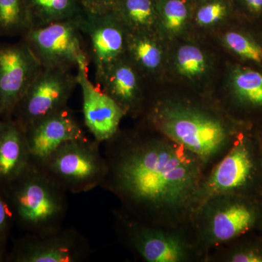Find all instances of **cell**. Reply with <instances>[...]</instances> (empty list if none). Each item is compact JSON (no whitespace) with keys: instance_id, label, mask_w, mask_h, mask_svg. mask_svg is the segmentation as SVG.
Here are the masks:
<instances>
[{"instance_id":"1","label":"cell","mask_w":262,"mask_h":262,"mask_svg":"<svg viewBox=\"0 0 262 262\" xmlns=\"http://www.w3.org/2000/svg\"><path fill=\"white\" fill-rule=\"evenodd\" d=\"M108 141L102 185L118 196L126 215L144 225L190 229L208 171L201 160L161 134Z\"/></svg>"},{"instance_id":"2","label":"cell","mask_w":262,"mask_h":262,"mask_svg":"<svg viewBox=\"0 0 262 262\" xmlns=\"http://www.w3.org/2000/svg\"><path fill=\"white\" fill-rule=\"evenodd\" d=\"M160 134L196 155L208 170L228 151L234 133L223 118L203 108L168 103L151 115Z\"/></svg>"},{"instance_id":"3","label":"cell","mask_w":262,"mask_h":262,"mask_svg":"<svg viewBox=\"0 0 262 262\" xmlns=\"http://www.w3.org/2000/svg\"><path fill=\"white\" fill-rule=\"evenodd\" d=\"M13 220L31 234L59 229L67 210L65 191L32 163L3 189Z\"/></svg>"},{"instance_id":"4","label":"cell","mask_w":262,"mask_h":262,"mask_svg":"<svg viewBox=\"0 0 262 262\" xmlns=\"http://www.w3.org/2000/svg\"><path fill=\"white\" fill-rule=\"evenodd\" d=\"M257 208L238 194H221L198 207L190 228L198 248L206 259L213 250L238 238L256 225Z\"/></svg>"},{"instance_id":"5","label":"cell","mask_w":262,"mask_h":262,"mask_svg":"<svg viewBox=\"0 0 262 262\" xmlns=\"http://www.w3.org/2000/svg\"><path fill=\"white\" fill-rule=\"evenodd\" d=\"M98 144L87 137L68 141L33 163L66 192H89L102 184L107 173V163Z\"/></svg>"},{"instance_id":"6","label":"cell","mask_w":262,"mask_h":262,"mask_svg":"<svg viewBox=\"0 0 262 262\" xmlns=\"http://www.w3.org/2000/svg\"><path fill=\"white\" fill-rule=\"evenodd\" d=\"M28 29L22 39L44 68L89 69V51L80 28V16Z\"/></svg>"},{"instance_id":"7","label":"cell","mask_w":262,"mask_h":262,"mask_svg":"<svg viewBox=\"0 0 262 262\" xmlns=\"http://www.w3.org/2000/svg\"><path fill=\"white\" fill-rule=\"evenodd\" d=\"M131 247L147 262H188L205 259L191 229H169L144 225L125 215Z\"/></svg>"},{"instance_id":"8","label":"cell","mask_w":262,"mask_h":262,"mask_svg":"<svg viewBox=\"0 0 262 262\" xmlns=\"http://www.w3.org/2000/svg\"><path fill=\"white\" fill-rule=\"evenodd\" d=\"M77 85V76L72 70L42 67L10 118L24 130L29 124L68 106Z\"/></svg>"},{"instance_id":"9","label":"cell","mask_w":262,"mask_h":262,"mask_svg":"<svg viewBox=\"0 0 262 262\" xmlns=\"http://www.w3.org/2000/svg\"><path fill=\"white\" fill-rule=\"evenodd\" d=\"M256 168L254 153L248 141L234 140L206 173L196 194L195 210L213 196L241 194L253 182Z\"/></svg>"},{"instance_id":"10","label":"cell","mask_w":262,"mask_h":262,"mask_svg":"<svg viewBox=\"0 0 262 262\" xmlns=\"http://www.w3.org/2000/svg\"><path fill=\"white\" fill-rule=\"evenodd\" d=\"M42 67L23 39L0 46V114L10 118Z\"/></svg>"},{"instance_id":"11","label":"cell","mask_w":262,"mask_h":262,"mask_svg":"<svg viewBox=\"0 0 262 262\" xmlns=\"http://www.w3.org/2000/svg\"><path fill=\"white\" fill-rule=\"evenodd\" d=\"M80 28L90 61L94 66L96 78L125 55L127 30L113 13L96 15L83 12L80 16Z\"/></svg>"},{"instance_id":"12","label":"cell","mask_w":262,"mask_h":262,"mask_svg":"<svg viewBox=\"0 0 262 262\" xmlns=\"http://www.w3.org/2000/svg\"><path fill=\"white\" fill-rule=\"evenodd\" d=\"M88 246L80 236L61 229L31 234L19 241L13 253L17 262H75L87 256Z\"/></svg>"},{"instance_id":"13","label":"cell","mask_w":262,"mask_h":262,"mask_svg":"<svg viewBox=\"0 0 262 262\" xmlns=\"http://www.w3.org/2000/svg\"><path fill=\"white\" fill-rule=\"evenodd\" d=\"M24 131L32 163L47 158L67 141L86 138L68 106L29 124Z\"/></svg>"},{"instance_id":"14","label":"cell","mask_w":262,"mask_h":262,"mask_svg":"<svg viewBox=\"0 0 262 262\" xmlns=\"http://www.w3.org/2000/svg\"><path fill=\"white\" fill-rule=\"evenodd\" d=\"M88 72L89 69L80 67L76 76L82 90L84 125L100 144L116 135L125 114L113 98L91 82Z\"/></svg>"},{"instance_id":"15","label":"cell","mask_w":262,"mask_h":262,"mask_svg":"<svg viewBox=\"0 0 262 262\" xmlns=\"http://www.w3.org/2000/svg\"><path fill=\"white\" fill-rule=\"evenodd\" d=\"M23 128L12 118L0 122V188L8 187L32 165Z\"/></svg>"},{"instance_id":"16","label":"cell","mask_w":262,"mask_h":262,"mask_svg":"<svg viewBox=\"0 0 262 262\" xmlns=\"http://www.w3.org/2000/svg\"><path fill=\"white\" fill-rule=\"evenodd\" d=\"M124 55L96 77L98 87L113 98L125 115L134 111L140 102L139 71Z\"/></svg>"},{"instance_id":"17","label":"cell","mask_w":262,"mask_h":262,"mask_svg":"<svg viewBox=\"0 0 262 262\" xmlns=\"http://www.w3.org/2000/svg\"><path fill=\"white\" fill-rule=\"evenodd\" d=\"M24 5L29 29L75 18L83 13L79 0H24Z\"/></svg>"},{"instance_id":"18","label":"cell","mask_w":262,"mask_h":262,"mask_svg":"<svg viewBox=\"0 0 262 262\" xmlns=\"http://www.w3.org/2000/svg\"><path fill=\"white\" fill-rule=\"evenodd\" d=\"M113 13L127 32H145L154 24L158 3L157 0H121Z\"/></svg>"},{"instance_id":"19","label":"cell","mask_w":262,"mask_h":262,"mask_svg":"<svg viewBox=\"0 0 262 262\" xmlns=\"http://www.w3.org/2000/svg\"><path fill=\"white\" fill-rule=\"evenodd\" d=\"M125 51L131 62L143 70H155L161 63L159 47L145 32H127Z\"/></svg>"},{"instance_id":"20","label":"cell","mask_w":262,"mask_h":262,"mask_svg":"<svg viewBox=\"0 0 262 262\" xmlns=\"http://www.w3.org/2000/svg\"><path fill=\"white\" fill-rule=\"evenodd\" d=\"M29 29L24 0H0V34L23 35Z\"/></svg>"},{"instance_id":"21","label":"cell","mask_w":262,"mask_h":262,"mask_svg":"<svg viewBox=\"0 0 262 262\" xmlns=\"http://www.w3.org/2000/svg\"><path fill=\"white\" fill-rule=\"evenodd\" d=\"M234 92L242 102L262 106V75L251 70H239L233 78Z\"/></svg>"},{"instance_id":"22","label":"cell","mask_w":262,"mask_h":262,"mask_svg":"<svg viewBox=\"0 0 262 262\" xmlns=\"http://www.w3.org/2000/svg\"><path fill=\"white\" fill-rule=\"evenodd\" d=\"M177 65L183 75L193 77L201 75L206 69V60L201 50L193 46H184L177 53Z\"/></svg>"},{"instance_id":"23","label":"cell","mask_w":262,"mask_h":262,"mask_svg":"<svg viewBox=\"0 0 262 262\" xmlns=\"http://www.w3.org/2000/svg\"><path fill=\"white\" fill-rule=\"evenodd\" d=\"M225 42L231 51L242 58L261 63L262 48L246 36L237 32H228L225 34Z\"/></svg>"},{"instance_id":"24","label":"cell","mask_w":262,"mask_h":262,"mask_svg":"<svg viewBox=\"0 0 262 262\" xmlns=\"http://www.w3.org/2000/svg\"><path fill=\"white\" fill-rule=\"evenodd\" d=\"M227 0H200L195 11V20L201 25H211L222 20L228 13Z\"/></svg>"},{"instance_id":"25","label":"cell","mask_w":262,"mask_h":262,"mask_svg":"<svg viewBox=\"0 0 262 262\" xmlns=\"http://www.w3.org/2000/svg\"><path fill=\"white\" fill-rule=\"evenodd\" d=\"M121 0H79L84 13L101 15L113 13Z\"/></svg>"},{"instance_id":"26","label":"cell","mask_w":262,"mask_h":262,"mask_svg":"<svg viewBox=\"0 0 262 262\" xmlns=\"http://www.w3.org/2000/svg\"><path fill=\"white\" fill-rule=\"evenodd\" d=\"M13 216L3 189L0 188V239L6 241L13 224Z\"/></svg>"},{"instance_id":"27","label":"cell","mask_w":262,"mask_h":262,"mask_svg":"<svg viewBox=\"0 0 262 262\" xmlns=\"http://www.w3.org/2000/svg\"><path fill=\"white\" fill-rule=\"evenodd\" d=\"M246 7L253 12L259 13L262 10V0H243Z\"/></svg>"},{"instance_id":"28","label":"cell","mask_w":262,"mask_h":262,"mask_svg":"<svg viewBox=\"0 0 262 262\" xmlns=\"http://www.w3.org/2000/svg\"><path fill=\"white\" fill-rule=\"evenodd\" d=\"M5 243H6V241L0 239V261H3L5 259Z\"/></svg>"},{"instance_id":"29","label":"cell","mask_w":262,"mask_h":262,"mask_svg":"<svg viewBox=\"0 0 262 262\" xmlns=\"http://www.w3.org/2000/svg\"><path fill=\"white\" fill-rule=\"evenodd\" d=\"M2 121V116H1V114H0V122H1Z\"/></svg>"},{"instance_id":"30","label":"cell","mask_w":262,"mask_h":262,"mask_svg":"<svg viewBox=\"0 0 262 262\" xmlns=\"http://www.w3.org/2000/svg\"><path fill=\"white\" fill-rule=\"evenodd\" d=\"M198 1H200V0H198Z\"/></svg>"}]
</instances>
